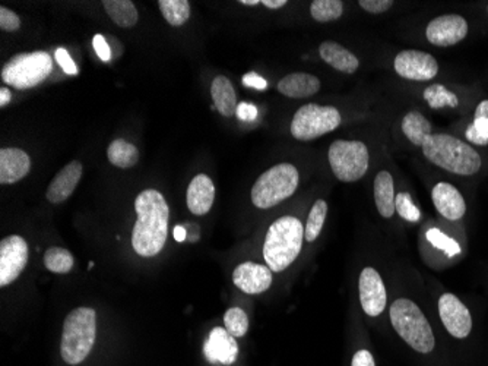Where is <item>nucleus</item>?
<instances>
[{"label": "nucleus", "instance_id": "nucleus-5", "mask_svg": "<svg viewBox=\"0 0 488 366\" xmlns=\"http://www.w3.org/2000/svg\"><path fill=\"white\" fill-rule=\"evenodd\" d=\"M97 337V313L93 308H77L63 322L61 354L68 365H79L88 358Z\"/></svg>", "mask_w": 488, "mask_h": 366}, {"label": "nucleus", "instance_id": "nucleus-43", "mask_svg": "<svg viewBox=\"0 0 488 366\" xmlns=\"http://www.w3.org/2000/svg\"><path fill=\"white\" fill-rule=\"evenodd\" d=\"M288 4L286 0H263V6H267L268 9H281Z\"/></svg>", "mask_w": 488, "mask_h": 366}, {"label": "nucleus", "instance_id": "nucleus-6", "mask_svg": "<svg viewBox=\"0 0 488 366\" xmlns=\"http://www.w3.org/2000/svg\"><path fill=\"white\" fill-rule=\"evenodd\" d=\"M300 173L294 164L279 163L259 176L252 187V203L261 210L275 207L294 195Z\"/></svg>", "mask_w": 488, "mask_h": 366}, {"label": "nucleus", "instance_id": "nucleus-2", "mask_svg": "<svg viewBox=\"0 0 488 366\" xmlns=\"http://www.w3.org/2000/svg\"><path fill=\"white\" fill-rule=\"evenodd\" d=\"M428 162L458 176H472L480 171L483 160L469 144L453 135L432 134L421 146Z\"/></svg>", "mask_w": 488, "mask_h": 366}, {"label": "nucleus", "instance_id": "nucleus-27", "mask_svg": "<svg viewBox=\"0 0 488 366\" xmlns=\"http://www.w3.org/2000/svg\"><path fill=\"white\" fill-rule=\"evenodd\" d=\"M107 157L110 163L119 169H130L137 163L139 160V153L134 144L128 143L126 139H114L113 143L110 144L107 150Z\"/></svg>", "mask_w": 488, "mask_h": 366}, {"label": "nucleus", "instance_id": "nucleus-18", "mask_svg": "<svg viewBox=\"0 0 488 366\" xmlns=\"http://www.w3.org/2000/svg\"><path fill=\"white\" fill-rule=\"evenodd\" d=\"M84 167L78 162L73 160L70 163L66 164L50 182L47 191H45V198L52 204H62L68 200L69 196L72 195L79 180L82 178Z\"/></svg>", "mask_w": 488, "mask_h": 366}, {"label": "nucleus", "instance_id": "nucleus-45", "mask_svg": "<svg viewBox=\"0 0 488 366\" xmlns=\"http://www.w3.org/2000/svg\"><path fill=\"white\" fill-rule=\"evenodd\" d=\"M238 4H246V6H258V4H262V2H259V0H240Z\"/></svg>", "mask_w": 488, "mask_h": 366}, {"label": "nucleus", "instance_id": "nucleus-21", "mask_svg": "<svg viewBox=\"0 0 488 366\" xmlns=\"http://www.w3.org/2000/svg\"><path fill=\"white\" fill-rule=\"evenodd\" d=\"M279 93L290 98H307L319 93L320 79L311 73L295 72L278 82Z\"/></svg>", "mask_w": 488, "mask_h": 366}, {"label": "nucleus", "instance_id": "nucleus-28", "mask_svg": "<svg viewBox=\"0 0 488 366\" xmlns=\"http://www.w3.org/2000/svg\"><path fill=\"white\" fill-rule=\"evenodd\" d=\"M467 138L476 146H487L488 144V100L476 106L474 113V122L467 129Z\"/></svg>", "mask_w": 488, "mask_h": 366}, {"label": "nucleus", "instance_id": "nucleus-20", "mask_svg": "<svg viewBox=\"0 0 488 366\" xmlns=\"http://www.w3.org/2000/svg\"><path fill=\"white\" fill-rule=\"evenodd\" d=\"M31 171V159L21 148H2L0 150V183L11 185L24 179Z\"/></svg>", "mask_w": 488, "mask_h": 366}, {"label": "nucleus", "instance_id": "nucleus-37", "mask_svg": "<svg viewBox=\"0 0 488 366\" xmlns=\"http://www.w3.org/2000/svg\"><path fill=\"white\" fill-rule=\"evenodd\" d=\"M56 61L62 66V70L65 71L68 75H77V65H75L72 57H70V54L65 49L56 50Z\"/></svg>", "mask_w": 488, "mask_h": 366}, {"label": "nucleus", "instance_id": "nucleus-34", "mask_svg": "<svg viewBox=\"0 0 488 366\" xmlns=\"http://www.w3.org/2000/svg\"><path fill=\"white\" fill-rule=\"evenodd\" d=\"M395 210L402 219L407 220L409 223H417L421 219L420 210L417 208L408 192H400L395 196Z\"/></svg>", "mask_w": 488, "mask_h": 366}, {"label": "nucleus", "instance_id": "nucleus-39", "mask_svg": "<svg viewBox=\"0 0 488 366\" xmlns=\"http://www.w3.org/2000/svg\"><path fill=\"white\" fill-rule=\"evenodd\" d=\"M352 366H376L375 358L368 349H361L354 354Z\"/></svg>", "mask_w": 488, "mask_h": 366}, {"label": "nucleus", "instance_id": "nucleus-31", "mask_svg": "<svg viewBox=\"0 0 488 366\" xmlns=\"http://www.w3.org/2000/svg\"><path fill=\"white\" fill-rule=\"evenodd\" d=\"M327 201L318 200L313 204L309 217H307L306 228H304V239L307 242H315L322 233L323 224L327 220Z\"/></svg>", "mask_w": 488, "mask_h": 366}, {"label": "nucleus", "instance_id": "nucleus-8", "mask_svg": "<svg viewBox=\"0 0 488 366\" xmlns=\"http://www.w3.org/2000/svg\"><path fill=\"white\" fill-rule=\"evenodd\" d=\"M329 166L336 179L352 183L363 179L370 164V154L366 144L354 139H336L327 151Z\"/></svg>", "mask_w": 488, "mask_h": 366}, {"label": "nucleus", "instance_id": "nucleus-17", "mask_svg": "<svg viewBox=\"0 0 488 366\" xmlns=\"http://www.w3.org/2000/svg\"><path fill=\"white\" fill-rule=\"evenodd\" d=\"M432 200L440 216L451 221H458L467 212L464 196L452 183L439 182L433 187Z\"/></svg>", "mask_w": 488, "mask_h": 366}, {"label": "nucleus", "instance_id": "nucleus-4", "mask_svg": "<svg viewBox=\"0 0 488 366\" xmlns=\"http://www.w3.org/2000/svg\"><path fill=\"white\" fill-rule=\"evenodd\" d=\"M389 317L392 327L408 346L421 354H432L436 338L430 322L416 302L407 297L396 299L389 310Z\"/></svg>", "mask_w": 488, "mask_h": 366}, {"label": "nucleus", "instance_id": "nucleus-29", "mask_svg": "<svg viewBox=\"0 0 488 366\" xmlns=\"http://www.w3.org/2000/svg\"><path fill=\"white\" fill-rule=\"evenodd\" d=\"M45 269L54 274H68L73 269L75 260L68 249L61 246H52L47 249L43 256Z\"/></svg>", "mask_w": 488, "mask_h": 366}, {"label": "nucleus", "instance_id": "nucleus-42", "mask_svg": "<svg viewBox=\"0 0 488 366\" xmlns=\"http://www.w3.org/2000/svg\"><path fill=\"white\" fill-rule=\"evenodd\" d=\"M11 98H12V94L9 91L8 87H2L0 88V107L6 106L11 102Z\"/></svg>", "mask_w": 488, "mask_h": 366}, {"label": "nucleus", "instance_id": "nucleus-44", "mask_svg": "<svg viewBox=\"0 0 488 366\" xmlns=\"http://www.w3.org/2000/svg\"><path fill=\"white\" fill-rule=\"evenodd\" d=\"M174 239L178 240V242H183L186 239L185 228L178 226V228L174 229Z\"/></svg>", "mask_w": 488, "mask_h": 366}, {"label": "nucleus", "instance_id": "nucleus-7", "mask_svg": "<svg viewBox=\"0 0 488 366\" xmlns=\"http://www.w3.org/2000/svg\"><path fill=\"white\" fill-rule=\"evenodd\" d=\"M53 59L47 52H31L11 57L2 68V81L17 90H29L49 78Z\"/></svg>", "mask_w": 488, "mask_h": 366}, {"label": "nucleus", "instance_id": "nucleus-11", "mask_svg": "<svg viewBox=\"0 0 488 366\" xmlns=\"http://www.w3.org/2000/svg\"><path fill=\"white\" fill-rule=\"evenodd\" d=\"M393 70L409 81H430L439 73V63L432 54L421 50H402L396 54Z\"/></svg>", "mask_w": 488, "mask_h": 366}, {"label": "nucleus", "instance_id": "nucleus-19", "mask_svg": "<svg viewBox=\"0 0 488 366\" xmlns=\"http://www.w3.org/2000/svg\"><path fill=\"white\" fill-rule=\"evenodd\" d=\"M215 201V185L205 173L194 176L186 194V203L194 216H205Z\"/></svg>", "mask_w": 488, "mask_h": 366}, {"label": "nucleus", "instance_id": "nucleus-10", "mask_svg": "<svg viewBox=\"0 0 488 366\" xmlns=\"http://www.w3.org/2000/svg\"><path fill=\"white\" fill-rule=\"evenodd\" d=\"M29 262V245L24 237L12 235L0 242V286L17 280Z\"/></svg>", "mask_w": 488, "mask_h": 366}, {"label": "nucleus", "instance_id": "nucleus-13", "mask_svg": "<svg viewBox=\"0 0 488 366\" xmlns=\"http://www.w3.org/2000/svg\"><path fill=\"white\" fill-rule=\"evenodd\" d=\"M360 302L368 317H379L386 310V287L379 271L373 267H366L359 279Z\"/></svg>", "mask_w": 488, "mask_h": 366}, {"label": "nucleus", "instance_id": "nucleus-46", "mask_svg": "<svg viewBox=\"0 0 488 366\" xmlns=\"http://www.w3.org/2000/svg\"><path fill=\"white\" fill-rule=\"evenodd\" d=\"M487 13H488V8H487Z\"/></svg>", "mask_w": 488, "mask_h": 366}, {"label": "nucleus", "instance_id": "nucleus-38", "mask_svg": "<svg viewBox=\"0 0 488 366\" xmlns=\"http://www.w3.org/2000/svg\"><path fill=\"white\" fill-rule=\"evenodd\" d=\"M94 49L97 52L98 57L102 59L103 62H109L112 59V50H110V46L107 41H105L104 37L97 36L94 37L93 40Z\"/></svg>", "mask_w": 488, "mask_h": 366}, {"label": "nucleus", "instance_id": "nucleus-16", "mask_svg": "<svg viewBox=\"0 0 488 366\" xmlns=\"http://www.w3.org/2000/svg\"><path fill=\"white\" fill-rule=\"evenodd\" d=\"M203 356L211 365H235L238 358V345L226 329L215 327L206 337Z\"/></svg>", "mask_w": 488, "mask_h": 366}, {"label": "nucleus", "instance_id": "nucleus-24", "mask_svg": "<svg viewBox=\"0 0 488 366\" xmlns=\"http://www.w3.org/2000/svg\"><path fill=\"white\" fill-rule=\"evenodd\" d=\"M211 96L214 100L215 109L219 110L221 116L231 118L237 113V94L228 78L224 75L215 78L211 86Z\"/></svg>", "mask_w": 488, "mask_h": 366}, {"label": "nucleus", "instance_id": "nucleus-15", "mask_svg": "<svg viewBox=\"0 0 488 366\" xmlns=\"http://www.w3.org/2000/svg\"><path fill=\"white\" fill-rule=\"evenodd\" d=\"M274 280V271L268 265L246 261L236 267L233 281L238 290L246 295H261L269 289Z\"/></svg>", "mask_w": 488, "mask_h": 366}, {"label": "nucleus", "instance_id": "nucleus-36", "mask_svg": "<svg viewBox=\"0 0 488 366\" xmlns=\"http://www.w3.org/2000/svg\"><path fill=\"white\" fill-rule=\"evenodd\" d=\"M359 4L366 12L379 15V13L389 11L395 4V2H392V0H360Z\"/></svg>", "mask_w": 488, "mask_h": 366}, {"label": "nucleus", "instance_id": "nucleus-25", "mask_svg": "<svg viewBox=\"0 0 488 366\" xmlns=\"http://www.w3.org/2000/svg\"><path fill=\"white\" fill-rule=\"evenodd\" d=\"M402 132L412 146H423L426 139L433 134V127L423 113L418 110H411L402 119Z\"/></svg>", "mask_w": 488, "mask_h": 366}, {"label": "nucleus", "instance_id": "nucleus-26", "mask_svg": "<svg viewBox=\"0 0 488 366\" xmlns=\"http://www.w3.org/2000/svg\"><path fill=\"white\" fill-rule=\"evenodd\" d=\"M103 6H104L110 20L121 29H132L137 24L139 15H137L134 2H130V0H104Z\"/></svg>", "mask_w": 488, "mask_h": 366}, {"label": "nucleus", "instance_id": "nucleus-40", "mask_svg": "<svg viewBox=\"0 0 488 366\" xmlns=\"http://www.w3.org/2000/svg\"><path fill=\"white\" fill-rule=\"evenodd\" d=\"M243 84L247 87H252V88H258V90H265L268 84L263 78L259 77L256 73H247L243 77Z\"/></svg>", "mask_w": 488, "mask_h": 366}, {"label": "nucleus", "instance_id": "nucleus-22", "mask_svg": "<svg viewBox=\"0 0 488 366\" xmlns=\"http://www.w3.org/2000/svg\"><path fill=\"white\" fill-rule=\"evenodd\" d=\"M322 61L339 72L352 75L360 68L359 57L336 41H323L319 47Z\"/></svg>", "mask_w": 488, "mask_h": 366}, {"label": "nucleus", "instance_id": "nucleus-32", "mask_svg": "<svg viewBox=\"0 0 488 366\" xmlns=\"http://www.w3.org/2000/svg\"><path fill=\"white\" fill-rule=\"evenodd\" d=\"M343 4L341 0H315L310 4V15L322 24L332 22L343 17Z\"/></svg>", "mask_w": 488, "mask_h": 366}, {"label": "nucleus", "instance_id": "nucleus-23", "mask_svg": "<svg viewBox=\"0 0 488 366\" xmlns=\"http://www.w3.org/2000/svg\"><path fill=\"white\" fill-rule=\"evenodd\" d=\"M375 201L377 212L384 219L395 214V183L391 171H380L375 178Z\"/></svg>", "mask_w": 488, "mask_h": 366}, {"label": "nucleus", "instance_id": "nucleus-1", "mask_svg": "<svg viewBox=\"0 0 488 366\" xmlns=\"http://www.w3.org/2000/svg\"><path fill=\"white\" fill-rule=\"evenodd\" d=\"M135 212L137 219L132 232V246L137 255L153 258L166 246L169 237V204L161 192L145 189L135 200Z\"/></svg>", "mask_w": 488, "mask_h": 366}, {"label": "nucleus", "instance_id": "nucleus-35", "mask_svg": "<svg viewBox=\"0 0 488 366\" xmlns=\"http://www.w3.org/2000/svg\"><path fill=\"white\" fill-rule=\"evenodd\" d=\"M21 29V18L17 13L11 11V9L0 8V29L2 31H8V33H13Z\"/></svg>", "mask_w": 488, "mask_h": 366}, {"label": "nucleus", "instance_id": "nucleus-3", "mask_svg": "<svg viewBox=\"0 0 488 366\" xmlns=\"http://www.w3.org/2000/svg\"><path fill=\"white\" fill-rule=\"evenodd\" d=\"M304 228L297 217L284 216L270 224L265 242L263 258L274 273L290 267L302 253Z\"/></svg>", "mask_w": 488, "mask_h": 366}, {"label": "nucleus", "instance_id": "nucleus-41", "mask_svg": "<svg viewBox=\"0 0 488 366\" xmlns=\"http://www.w3.org/2000/svg\"><path fill=\"white\" fill-rule=\"evenodd\" d=\"M238 118L243 119V121H252V119L256 118V107L252 106V104H247V103H243L240 106L237 107Z\"/></svg>", "mask_w": 488, "mask_h": 366}, {"label": "nucleus", "instance_id": "nucleus-33", "mask_svg": "<svg viewBox=\"0 0 488 366\" xmlns=\"http://www.w3.org/2000/svg\"><path fill=\"white\" fill-rule=\"evenodd\" d=\"M224 326L233 337H244L249 331V317L242 308H230L224 315Z\"/></svg>", "mask_w": 488, "mask_h": 366}, {"label": "nucleus", "instance_id": "nucleus-9", "mask_svg": "<svg viewBox=\"0 0 488 366\" xmlns=\"http://www.w3.org/2000/svg\"><path fill=\"white\" fill-rule=\"evenodd\" d=\"M341 122L343 118L336 107L309 103L295 112L290 132L299 141H313L323 135L331 134Z\"/></svg>", "mask_w": 488, "mask_h": 366}, {"label": "nucleus", "instance_id": "nucleus-12", "mask_svg": "<svg viewBox=\"0 0 488 366\" xmlns=\"http://www.w3.org/2000/svg\"><path fill=\"white\" fill-rule=\"evenodd\" d=\"M439 315L444 329L452 337H468L472 331V315L464 302L453 293H443L439 297Z\"/></svg>", "mask_w": 488, "mask_h": 366}, {"label": "nucleus", "instance_id": "nucleus-30", "mask_svg": "<svg viewBox=\"0 0 488 366\" xmlns=\"http://www.w3.org/2000/svg\"><path fill=\"white\" fill-rule=\"evenodd\" d=\"M160 11L167 22L173 27H182L190 18V4L187 0H160Z\"/></svg>", "mask_w": 488, "mask_h": 366}, {"label": "nucleus", "instance_id": "nucleus-14", "mask_svg": "<svg viewBox=\"0 0 488 366\" xmlns=\"http://www.w3.org/2000/svg\"><path fill=\"white\" fill-rule=\"evenodd\" d=\"M468 31V22L464 17L456 13H448L430 21V24L426 29V37L433 46L451 47L465 40Z\"/></svg>", "mask_w": 488, "mask_h": 366}]
</instances>
